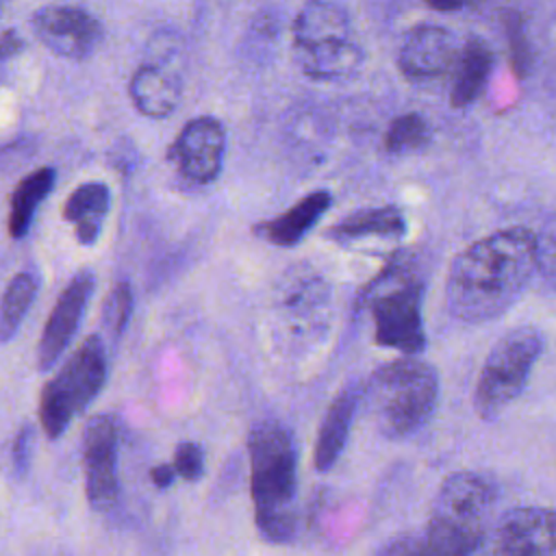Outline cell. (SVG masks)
Returning <instances> with one entry per match:
<instances>
[{"label":"cell","mask_w":556,"mask_h":556,"mask_svg":"<svg viewBox=\"0 0 556 556\" xmlns=\"http://www.w3.org/2000/svg\"><path fill=\"white\" fill-rule=\"evenodd\" d=\"M404 232L406 219L402 208L395 204H384L345 215L328 230V237L348 243L358 239H400Z\"/></svg>","instance_id":"18"},{"label":"cell","mask_w":556,"mask_h":556,"mask_svg":"<svg viewBox=\"0 0 556 556\" xmlns=\"http://www.w3.org/2000/svg\"><path fill=\"white\" fill-rule=\"evenodd\" d=\"M478 547L445 528L426 521L421 532L397 534L382 543L376 556H473Z\"/></svg>","instance_id":"17"},{"label":"cell","mask_w":556,"mask_h":556,"mask_svg":"<svg viewBox=\"0 0 556 556\" xmlns=\"http://www.w3.org/2000/svg\"><path fill=\"white\" fill-rule=\"evenodd\" d=\"M363 397V389L358 387H345L328 406L319 430H317V441H315V467L317 471H330L334 463L339 460L348 437L350 428L354 421V415L358 410V402Z\"/></svg>","instance_id":"14"},{"label":"cell","mask_w":556,"mask_h":556,"mask_svg":"<svg viewBox=\"0 0 556 556\" xmlns=\"http://www.w3.org/2000/svg\"><path fill=\"white\" fill-rule=\"evenodd\" d=\"M460 46L454 35L437 24L415 26L402 41L397 65L410 80H430L452 72Z\"/></svg>","instance_id":"13"},{"label":"cell","mask_w":556,"mask_h":556,"mask_svg":"<svg viewBox=\"0 0 556 556\" xmlns=\"http://www.w3.org/2000/svg\"><path fill=\"white\" fill-rule=\"evenodd\" d=\"M37 278L30 271H20L7 285L0 300V341H9L15 337L24 315L28 313L35 295H37Z\"/></svg>","instance_id":"24"},{"label":"cell","mask_w":556,"mask_h":556,"mask_svg":"<svg viewBox=\"0 0 556 556\" xmlns=\"http://www.w3.org/2000/svg\"><path fill=\"white\" fill-rule=\"evenodd\" d=\"M93 285H96L93 274L83 269L67 282V287L59 295V300H56L54 308L50 311V317L41 330V339H39V348H37V365L41 371H48L50 367H54L56 361L67 350L70 341L74 339V334L80 326V319H83V313L91 298Z\"/></svg>","instance_id":"11"},{"label":"cell","mask_w":556,"mask_h":556,"mask_svg":"<svg viewBox=\"0 0 556 556\" xmlns=\"http://www.w3.org/2000/svg\"><path fill=\"white\" fill-rule=\"evenodd\" d=\"M52 185H54L52 167H39L20 180V185L11 195V211H9V232L13 239H22L28 232L35 211L41 204V200L52 191Z\"/></svg>","instance_id":"23"},{"label":"cell","mask_w":556,"mask_h":556,"mask_svg":"<svg viewBox=\"0 0 556 556\" xmlns=\"http://www.w3.org/2000/svg\"><path fill=\"white\" fill-rule=\"evenodd\" d=\"M495 556H556V508H508L493 532Z\"/></svg>","instance_id":"9"},{"label":"cell","mask_w":556,"mask_h":556,"mask_svg":"<svg viewBox=\"0 0 556 556\" xmlns=\"http://www.w3.org/2000/svg\"><path fill=\"white\" fill-rule=\"evenodd\" d=\"M330 204L332 195L328 191H313L271 222L256 226V232L274 245L291 248L306 237V232L319 222Z\"/></svg>","instance_id":"16"},{"label":"cell","mask_w":556,"mask_h":556,"mask_svg":"<svg viewBox=\"0 0 556 556\" xmlns=\"http://www.w3.org/2000/svg\"><path fill=\"white\" fill-rule=\"evenodd\" d=\"M106 371L104 343L98 334H91L41 389L39 421L48 439H59L72 419L91 404L104 387Z\"/></svg>","instance_id":"6"},{"label":"cell","mask_w":556,"mask_h":556,"mask_svg":"<svg viewBox=\"0 0 556 556\" xmlns=\"http://www.w3.org/2000/svg\"><path fill=\"white\" fill-rule=\"evenodd\" d=\"M30 450H33V428L26 424L15 441H13V450H11V456H13V467L17 473H24L26 467H28V458H30Z\"/></svg>","instance_id":"30"},{"label":"cell","mask_w":556,"mask_h":556,"mask_svg":"<svg viewBox=\"0 0 556 556\" xmlns=\"http://www.w3.org/2000/svg\"><path fill=\"white\" fill-rule=\"evenodd\" d=\"M430 141V128L419 113H406L391 122L384 135V150L404 154L424 148Z\"/></svg>","instance_id":"25"},{"label":"cell","mask_w":556,"mask_h":556,"mask_svg":"<svg viewBox=\"0 0 556 556\" xmlns=\"http://www.w3.org/2000/svg\"><path fill=\"white\" fill-rule=\"evenodd\" d=\"M174 469L178 476H182L185 480L193 482L202 476L204 471V454L202 447L193 441H182L176 445L174 450Z\"/></svg>","instance_id":"29"},{"label":"cell","mask_w":556,"mask_h":556,"mask_svg":"<svg viewBox=\"0 0 556 556\" xmlns=\"http://www.w3.org/2000/svg\"><path fill=\"white\" fill-rule=\"evenodd\" d=\"M174 476H176V469L165 463L150 469V478H152L154 486H159V489H167L174 482Z\"/></svg>","instance_id":"31"},{"label":"cell","mask_w":556,"mask_h":556,"mask_svg":"<svg viewBox=\"0 0 556 556\" xmlns=\"http://www.w3.org/2000/svg\"><path fill=\"white\" fill-rule=\"evenodd\" d=\"M85 491L93 510H109L119 497L117 426L111 415H96L83 434Z\"/></svg>","instance_id":"8"},{"label":"cell","mask_w":556,"mask_h":556,"mask_svg":"<svg viewBox=\"0 0 556 556\" xmlns=\"http://www.w3.org/2000/svg\"><path fill=\"white\" fill-rule=\"evenodd\" d=\"M536 276V237L526 226L484 235L456 254L445 278V306L465 324L502 317Z\"/></svg>","instance_id":"1"},{"label":"cell","mask_w":556,"mask_h":556,"mask_svg":"<svg viewBox=\"0 0 556 556\" xmlns=\"http://www.w3.org/2000/svg\"><path fill=\"white\" fill-rule=\"evenodd\" d=\"M298 65L313 80H339L358 70L363 50L352 39L293 50Z\"/></svg>","instance_id":"20"},{"label":"cell","mask_w":556,"mask_h":556,"mask_svg":"<svg viewBox=\"0 0 556 556\" xmlns=\"http://www.w3.org/2000/svg\"><path fill=\"white\" fill-rule=\"evenodd\" d=\"M224 128L213 117L191 119L167 150V161L191 182L217 178L224 159Z\"/></svg>","instance_id":"10"},{"label":"cell","mask_w":556,"mask_h":556,"mask_svg":"<svg viewBox=\"0 0 556 556\" xmlns=\"http://www.w3.org/2000/svg\"><path fill=\"white\" fill-rule=\"evenodd\" d=\"M504 28L508 33V50H510V63L519 76H526L532 65V52L528 46V37L523 30V20L519 13H506Z\"/></svg>","instance_id":"28"},{"label":"cell","mask_w":556,"mask_h":556,"mask_svg":"<svg viewBox=\"0 0 556 556\" xmlns=\"http://www.w3.org/2000/svg\"><path fill=\"white\" fill-rule=\"evenodd\" d=\"M439 393L437 369L419 356L380 365L363 391L376 428L387 439H406L419 432L432 419Z\"/></svg>","instance_id":"4"},{"label":"cell","mask_w":556,"mask_h":556,"mask_svg":"<svg viewBox=\"0 0 556 556\" xmlns=\"http://www.w3.org/2000/svg\"><path fill=\"white\" fill-rule=\"evenodd\" d=\"M352 39L348 13L330 0H311L293 22V48H313Z\"/></svg>","instance_id":"15"},{"label":"cell","mask_w":556,"mask_h":556,"mask_svg":"<svg viewBox=\"0 0 556 556\" xmlns=\"http://www.w3.org/2000/svg\"><path fill=\"white\" fill-rule=\"evenodd\" d=\"M430 9L434 11H443V13H450V11H458L460 7H465L467 0H424Z\"/></svg>","instance_id":"32"},{"label":"cell","mask_w":556,"mask_h":556,"mask_svg":"<svg viewBox=\"0 0 556 556\" xmlns=\"http://www.w3.org/2000/svg\"><path fill=\"white\" fill-rule=\"evenodd\" d=\"M491 50L480 39H467L460 46V52L452 67L450 102L454 109H465L480 96L491 74Z\"/></svg>","instance_id":"19"},{"label":"cell","mask_w":556,"mask_h":556,"mask_svg":"<svg viewBox=\"0 0 556 556\" xmlns=\"http://www.w3.org/2000/svg\"><path fill=\"white\" fill-rule=\"evenodd\" d=\"M536 237V274L545 287L556 291V213L543 222Z\"/></svg>","instance_id":"27"},{"label":"cell","mask_w":556,"mask_h":556,"mask_svg":"<svg viewBox=\"0 0 556 556\" xmlns=\"http://www.w3.org/2000/svg\"><path fill=\"white\" fill-rule=\"evenodd\" d=\"M541 352L543 334L534 326L510 328L493 343L473 391V408L480 419H495L523 393Z\"/></svg>","instance_id":"5"},{"label":"cell","mask_w":556,"mask_h":556,"mask_svg":"<svg viewBox=\"0 0 556 556\" xmlns=\"http://www.w3.org/2000/svg\"><path fill=\"white\" fill-rule=\"evenodd\" d=\"M130 313H132L130 287L126 282H119L109 291L102 306V326L111 341H117L124 334Z\"/></svg>","instance_id":"26"},{"label":"cell","mask_w":556,"mask_h":556,"mask_svg":"<svg viewBox=\"0 0 556 556\" xmlns=\"http://www.w3.org/2000/svg\"><path fill=\"white\" fill-rule=\"evenodd\" d=\"M109 187L102 182H85L72 191L63 206V217L74 224L78 243H96L104 215L109 213Z\"/></svg>","instance_id":"22"},{"label":"cell","mask_w":556,"mask_h":556,"mask_svg":"<svg viewBox=\"0 0 556 556\" xmlns=\"http://www.w3.org/2000/svg\"><path fill=\"white\" fill-rule=\"evenodd\" d=\"M33 28L52 52L67 59L89 56L102 37L100 22L76 7H46L35 13Z\"/></svg>","instance_id":"12"},{"label":"cell","mask_w":556,"mask_h":556,"mask_svg":"<svg viewBox=\"0 0 556 556\" xmlns=\"http://www.w3.org/2000/svg\"><path fill=\"white\" fill-rule=\"evenodd\" d=\"M424 291L419 258L404 250L395 252L361 293V306L371 313L378 345L402 356H419L426 350Z\"/></svg>","instance_id":"3"},{"label":"cell","mask_w":556,"mask_h":556,"mask_svg":"<svg viewBox=\"0 0 556 556\" xmlns=\"http://www.w3.org/2000/svg\"><path fill=\"white\" fill-rule=\"evenodd\" d=\"M250 493L254 521L271 543H287L295 534L298 452L287 426L263 421L248 437Z\"/></svg>","instance_id":"2"},{"label":"cell","mask_w":556,"mask_h":556,"mask_svg":"<svg viewBox=\"0 0 556 556\" xmlns=\"http://www.w3.org/2000/svg\"><path fill=\"white\" fill-rule=\"evenodd\" d=\"M130 98L148 117L169 115L180 98L178 78L159 65H143L130 78Z\"/></svg>","instance_id":"21"},{"label":"cell","mask_w":556,"mask_h":556,"mask_svg":"<svg viewBox=\"0 0 556 556\" xmlns=\"http://www.w3.org/2000/svg\"><path fill=\"white\" fill-rule=\"evenodd\" d=\"M493 504L495 489L484 476L476 471H454L441 482L430 519L482 545Z\"/></svg>","instance_id":"7"}]
</instances>
